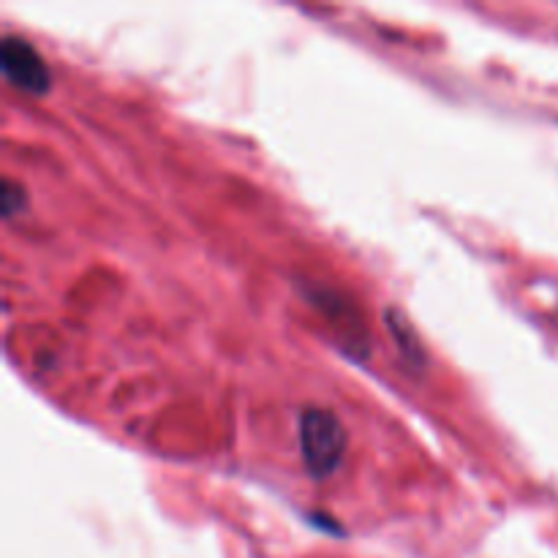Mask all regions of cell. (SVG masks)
<instances>
[{
	"mask_svg": "<svg viewBox=\"0 0 558 558\" xmlns=\"http://www.w3.org/2000/svg\"><path fill=\"white\" fill-rule=\"evenodd\" d=\"M0 69H3L5 80L11 85L33 93V96H44L52 87V71H49L47 60L38 54V49L27 38H3V44H0Z\"/></svg>",
	"mask_w": 558,
	"mask_h": 558,
	"instance_id": "2",
	"label": "cell"
},
{
	"mask_svg": "<svg viewBox=\"0 0 558 558\" xmlns=\"http://www.w3.org/2000/svg\"><path fill=\"white\" fill-rule=\"evenodd\" d=\"M0 205H3V216L14 218V213L25 205V191L14 183V180H3V196H0Z\"/></svg>",
	"mask_w": 558,
	"mask_h": 558,
	"instance_id": "3",
	"label": "cell"
},
{
	"mask_svg": "<svg viewBox=\"0 0 558 558\" xmlns=\"http://www.w3.org/2000/svg\"><path fill=\"white\" fill-rule=\"evenodd\" d=\"M300 452L303 463L316 480H325L341 466L347 452V430L341 420L327 409H308L300 417Z\"/></svg>",
	"mask_w": 558,
	"mask_h": 558,
	"instance_id": "1",
	"label": "cell"
}]
</instances>
